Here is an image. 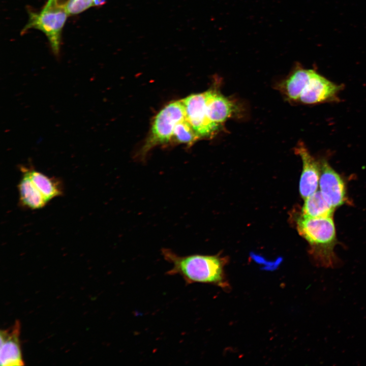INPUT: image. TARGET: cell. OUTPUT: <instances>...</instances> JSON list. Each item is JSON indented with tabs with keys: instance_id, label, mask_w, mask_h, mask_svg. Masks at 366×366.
I'll return each instance as SVG.
<instances>
[{
	"instance_id": "1",
	"label": "cell",
	"mask_w": 366,
	"mask_h": 366,
	"mask_svg": "<svg viewBox=\"0 0 366 366\" xmlns=\"http://www.w3.org/2000/svg\"><path fill=\"white\" fill-rule=\"evenodd\" d=\"M297 229L311 247V253L318 265L334 268L339 260L334 253L337 244L333 216L312 218L302 214L297 219Z\"/></svg>"
},
{
	"instance_id": "2",
	"label": "cell",
	"mask_w": 366,
	"mask_h": 366,
	"mask_svg": "<svg viewBox=\"0 0 366 366\" xmlns=\"http://www.w3.org/2000/svg\"><path fill=\"white\" fill-rule=\"evenodd\" d=\"M162 254L165 260L172 264L166 274L180 276L186 285L218 283L222 280V264L216 256L194 254L181 256L168 249H162Z\"/></svg>"
},
{
	"instance_id": "3",
	"label": "cell",
	"mask_w": 366,
	"mask_h": 366,
	"mask_svg": "<svg viewBox=\"0 0 366 366\" xmlns=\"http://www.w3.org/2000/svg\"><path fill=\"white\" fill-rule=\"evenodd\" d=\"M185 118V108L181 100L171 102L164 107L154 118L150 134L140 151L141 157L154 146L169 141L172 138L175 125Z\"/></svg>"
},
{
	"instance_id": "4",
	"label": "cell",
	"mask_w": 366,
	"mask_h": 366,
	"mask_svg": "<svg viewBox=\"0 0 366 366\" xmlns=\"http://www.w3.org/2000/svg\"><path fill=\"white\" fill-rule=\"evenodd\" d=\"M68 15L64 9L45 5L39 13L29 12L28 23L21 33L30 28L40 30L47 37L54 55L58 56L62 30Z\"/></svg>"
},
{
	"instance_id": "5",
	"label": "cell",
	"mask_w": 366,
	"mask_h": 366,
	"mask_svg": "<svg viewBox=\"0 0 366 366\" xmlns=\"http://www.w3.org/2000/svg\"><path fill=\"white\" fill-rule=\"evenodd\" d=\"M181 101L186 118L200 138L211 137L220 129L221 125L212 123L207 117L205 92L190 95Z\"/></svg>"
},
{
	"instance_id": "6",
	"label": "cell",
	"mask_w": 366,
	"mask_h": 366,
	"mask_svg": "<svg viewBox=\"0 0 366 366\" xmlns=\"http://www.w3.org/2000/svg\"><path fill=\"white\" fill-rule=\"evenodd\" d=\"M343 89V85L333 82L312 69L298 101L310 105L337 101Z\"/></svg>"
},
{
	"instance_id": "7",
	"label": "cell",
	"mask_w": 366,
	"mask_h": 366,
	"mask_svg": "<svg viewBox=\"0 0 366 366\" xmlns=\"http://www.w3.org/2000/svg\"><path fill=\"white\" fill-rule=\"evenodd\" d=\"M320 191L326 201L334 208L347 200L346 184L341 176L325 159L320 161Z\"/></svg>"
},
{
	"instance_id": "8",
	"label": "cell",
	"mask_w": 366,
	"mask_h": 366,
	"mask_svg": "<svg viewBox=\"0 0 366 366\" xmlns=\"http://www.w3.org/2000/svg\"><path fill=\"white\" fill-rule=\"evenodd\" d=\"M295 151L302 160V169L299 191L300 196L304 199L317 191L320 174V163L310 154L302 142L297 144Z\"/></svg>"
},
{
	"instance_id": "9",
	"label": "cell",
	"mask_w": 366,
	"mask_h": 366,
	"mask_svg": "<svg viewBox=\"0 0 366 366\" xmlns=\"http://www.w3.org/2000/svg\"><path fill=\"white\" fill-rule=\"evenodd\" d=\"M20 323L16 321L11 328L0 333V362L1 366L24 365L19 342Z\"/></svg>"
},
{
	"instance_id": "10",
	"label": "cell",
	"mask_w": 366,
	"mask_h": 366,
	"mask_svg": "<svg viewBox=\"0 0 366 366\" xmlns=\"http://www.w3.org/2000/svg\"><path fill=\"white\" fill-rule=\"evenodd\" d=\"M205 92L206 110L209 119L221 125L236 111V105L216 89Z\"/></svg>"
},
{
	"instance_id": "11",
	"label": "cell",
	"mask_w": 366,
	"mask_h": 366,
	"mask_svg": "<svg viewBox=\"0 0 366 366\" xmlns=\"http://www.w3.org/2000/svg\"><path fill=\"white\" fill-rule=\"evenodd\" d=\"M22 173L18 185L19 204L30 209H38L45 206L47 201L32 181L27 173L20 168Z\"/></svg>"
},
{
	"instance_id": "12",
	"label": "cell",
	"mask_w": 366,
	"mask_h": 366,
	"mask_svg": "<svg viewBox=\"0 0 366 366\" xmlns=\"http://www.w3.org/2000/svg\"><path fill=\"white\" fill-rule=\"evenodd\" d=\"M20 168L27 173L35 186L47 202L63 195V188L60 180L48 177L36 171L32 167L27 168L21 166Z\"/></svg>"
},
{
	"instance_id": "13",
	"label": "cell",
	"mask_w": 366,
	"mask_h": 366,
	"mask_svg": "<svg viewBox=\"0 0 366 366\" xmlns=\"http://www.w3.org/2000/svg\"><path fill=\"white\" fill-rule=\"evenodd\" d=\"M334 210L321 192L316 191L304 199L301 214L312 218L327 217L333 216Z\"/></svg>"
},
{
	"instance_id": "14",
	"label": "cell",
	"mask_w": 366,
	"mask_h": 366,
	"mask_svg": "<svg viewBox=\"0 0 366 366\" xmlns=\"http://www.w3.org/2000/svg\"><path fill=\"white\" fill-rule=\"evenodd\" d=\"M312 69L297 67L283 82L282 88L288 98L293 101H298L301 93L307 81Z\"/></svg>"
},
{
	"instance_id": "15",
	"label": "cell",
	"mask_w": 366,
	"mask_h": 366,
	"mask_svg": "<svg viewBox=\"0 0 366 366\" xmlns=\"http://www.w3.org/2000/svg\"><path fill=\"white\" fill-rule=\"evenodd\" d=\"M172 137L179 143L192 145L199 137L186 118L178 122L174 129Z\"/></svg>"
},
{
	"instance_id": "16",
	"label": "cell",
	"mask_w": 366,
	"mask_h": 366,
	"mask_svg": "<svg viewBox=\"0 0 366 366\" xmlns=\"http://www.w3.org/2000/svg\"><path fill=\"white\" fill-rule=\"evenodd\" d=\"M106 0H69L65 7L69 15L80 13L88 8L105 4Z\"/></svg>"
},
{
	"instance_id": "17",
	"label": "cell",
	"mask_w": 366,
	"mask_h": 366,
	"mask_svg": "<svg viewBox=\"0 0 366 366\" xmlns=\"http://www.w3.org/2000/svg\"><path fill=\"white\" fill-rule=\"evenodd\" d=\"M56 5L64 8L69 0H51Z\"/></svg>"
}]
</instances>
